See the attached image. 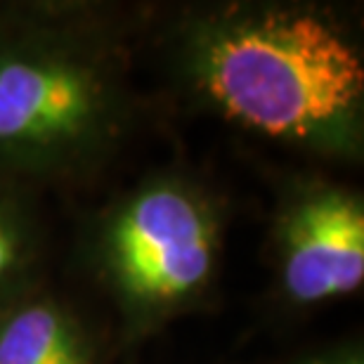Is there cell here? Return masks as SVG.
Listing matches in <instances>:
<instances>
[{"label":"cell","instance_id":"obj_2","mask_svg":"<svg viewBox=\"0 0 364 364\" xmlns=\"http://www.w3.org/2000/svg\"><path fill=\"white\" fill-rule=\"evenodd\" d=\"M213 225L182 189L154 187L123 210L112 230V263L126 291L149 303L192 294L213 267Z\"/></svg>","mask_w":364,"mask_h":364},{"label":"cell","instance_id":"obj_3","mask_svg":"<svg viewBox=\"0 0 364 364\" xmlns=\"http://www.w3.org/2000/svg\"><path fill=\"white\" fill-rule=\"evenodd\" d=\"M102 109V83L83 64L55 55L0 57V147H69L90 135Z\"/></svg>","mask_w":364,"mask_h":364},{"label":"cell","instance_id":"obj_1","mask_svg":"<svg viewBox=\"0 0 364 364\" xmlns=\"http://www.w3.org/2000/svg\"><path fill=\"white\" fill-rule=\"evenodd\" d=\"M203 81L230 119L272 137H308L355 109L364 69L355 48L312 14H265L210 41Z\"/></svg>","mask_w":364,"mask_h":364},{"label":"cell","instance_id":"obj_7","mask_svg":"<svg viewBox=\"0 0 364 364\" xmlns=\"http://www.w3.org/2000/svg\"><path fill=\"white\" fill-rule=\"evenodd\" d=\"M343 364H358V362H343Z\"/></svg>","mask_w":364,"mask_h":364},{"label":"cell","instance_id":"obj_6","mask_svg":"<svg viewBox=\"0 0 364 364\" xmlns=\"http://www.w3.org/2000/svg\"><path fill=\"white\" fill-rule=\"evenodd\" d=\"M12 263H14V244H12L10 232L0 223V279H3L5 272L12 267Z\"/></svg>","mask_w":364,"mask_h":364},{"label":"cell","instance_id":"obj_5","mask_svg":"<svg viewBox=\"0 0 364 364\" xmlns=\"http://www.w3.org/2000/svg\"><path fill=\"white\" fill-rule=\"evenodd\" d=\"M0 364H90L78 333L53 305H26L0 324Z\"/></svg>","mask_w":364,"mask_h":364},{"label":"cell","instance_id":"obj_4","mask_svg":"<svg viewBox=\"0 0 364 364\" xmlns=\"http://www.w3.org/2000/svg\"><path fill=\"white\" fill-rule=\"evenodd\" d=\"M284 237V284L294 301L322 303L362 287L364 213L353 196H312L296 208Z\"/></svg>","mask_w":364,"mask_h":364}]
</instances>
